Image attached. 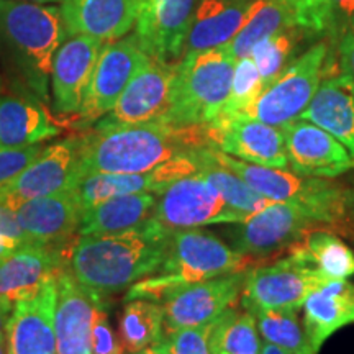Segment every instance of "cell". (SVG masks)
<instances>
[{"label": "cell", "mask_w": 354, "mask_h": 354, "mask_svg": "<svg viewBox=\"0 0 354 354\" xmlns=\"http://www.w3.org/2000/svg\"><path fill=\"white\" fill-rule=\"evenodd\" d=\"M12 310H13V305L6 302V300H0V333H3V331L7 330V323H8V318L12 315Z\"/></svg>", "instance_id": "cell-45"}, {"label": "cell", "mask_w": 354, "mask_h": 354, "mask_svg": "<svg viewBox=\"0 0 354 354\" xmlns=\"http://www.w3.org/2000/svg\"><path fill=\"white\" fill-rule=\"evenodd\" d=\"M56 277H53L35 294L13 304L6 330L8 354H56Z\"/></svg>", "instance_id": "cell-19"}, {"label": "cell", "mask_w": 354, "mask_h": 354, "mask_svg": "<svg viewBox=\"0 0 354 354\" xmlns=\"http://www.w3.org/2000/svg\"><path fill=\"white\" fill-rule=\"evenodd\" d=\"M289 10L294 25L308 33L325 32L326 0H281Z\"/></svg>", "instance_id": "cell-39"}, {"label": "cell", "mask_w": 354, "mask_h": 354, "mask_svg": "<svg viewBox=\"0 0 354 354\" xmlns=\"http://www.w3.org/2000/svg\"><path fill=\"white\" fill-rule=\"evenodd\" d=\"M10 253H12L10 248H7V246H2V245H0V261H2L3 258H6V256H8Z\"/></svg>", "instance_id": "cell-49"}, {"label": "cell", "mask_w": 354, "mask_h": 354, "mask_svg": "<svg viewBox=\"0 0 354 354\" xmlns=\"http://www.w3.org/2000/svg\"><path fill=\"white\" fill-rule=\"evenodd\" d=\"M253 259L234 251L218 236L205 230L174 232L161 268L128 289L125 300L148 299L161 304L167 295L184 287L250 269Z\"/></svg>", "instance_id": "cell-4"}, {"label": "cell", "mask_w": 354, "mask_h": 354, "mask_svg": "<svg viewBox=\"0 0 354 354\" xmlns=\"http://www.w3.org/2000/svg\"><path fill=\"white\" fill-rule=\"evenodd\" d=\"M261 354H292V353L276 346V344H271V343H266L264 342L263 346H261Z\"/></svg>", "instance_id": "cell-46"}, {"label": "cell", "mask_w": 354, "mask_h": 354, "mask_svg": "<svg viewBox=\"0 0 354 354\" xmlns=\"http://www.w3.org/2000/svg\"><path fill=\"white\" fill-rule=\"evenodd\" d=\"M246 272L248 269L223 274L167 295L161 302L165 310V333L215 322L241 297Z\"/></svg>", "instance_id": "cell-15"}, {"label": "cell", "mask_w": 354, "mask_h": 354, "mask_svg": "<svg viewBox=\"0 0 354 354\" xmlns=\"http://www.w3.org/2000/svg\"><path fill=\"white\" fill-rule=\"evenodd\" d=\"M354 28V0H326L325 32L339 43L349 30Z\"/></svg>", "instance_id": "cell-41"}, {"label": "cell", "mask_w": 354, "mask_h": 354, "mask_svg": "<svg viewBox=\"0 0 354 354\" xmlns=\"http://www.w3.org/2000/svg\"><path fill=\"white\" fill-rule=\"evenodd\" d=\"M13 212L32 243L51 246L73 243V236L79 233L82 214L73 189L33 198L21 203Z\"/></svg>", "instance_id": "cell-22"}, {"label": "cell", "mask_w": 354, "mask_h": 354, "mask_svg": "<svg viewBox=\"0 0 354 354\" xmlns=\"http://www.w3.org/2000/svg\"><path fill=\"white\" fill-rule=\"evenodd\" d=\"M172 232L154 218L120 233L84 234L69 248L68 268L99 297L130 289L165 263Z\"/></svg>", "instance_id": "cell-1"}, {"label": "cell", "mask_w": 354, "mask_h": 354, "mask_svg": "<svg viewBox=\"0 0 354 354\" xmlns=\"http://www.w3.org/2000/svg\"><path fill=\"white\" fill-rule=\"evenodd\" d=\"M71 245L26 243L12 250L10 254L0 261V300L13 305L56 277L59 269L68 264Z\"/></svg>", "instance_id": "cell-21"}, {"label": "cell", "mask_w": 354, "mask_h": 354, "mask_svg": "<svg viewBox=\"0 0 354 354\" xmlns=\"http://www.w3.org/2000/svg\"><path fill=\"white\" fill-rule=\"evenodd\" d=\"M281 130L289 167L297 174L335 179L354 169L348 149L323 128L297 118L282 125Z\"/></svg>", "instance_id": "cell-17"}, {"label": "cell", "mask_w": 354, "mask_h": 354, "mask_svg": "<svg viewBox=\"0 0 354 354\" xmlns=\"http://www.w3.org/2000/svg\"><path fill=\"white\" fill-rule=\"evenodd\" d=\"M212 325L214 322L194 328L166 331L162 338L166 354H212L209 344Z\"/></svg>", "instance_id": "cell-38"}, {"label": "cell", "mask_w": 354, "mask_h": 354, "mask_svg": "<svg viewBox=\"0 0 354 354\" xmlns=\"http://www.w3.org/2000/svg\"><path fill=\"white\" fill-rule=\"evenodd\" d=\"M197 2L198 0H141L133 37L146 55L165 63H177L183 57Z\"/></svg>", "instance_id": "cell-16"}, {"label": "cell", "mask_w": 354, "mask_h": 354, "mask_svg": "<svg viewBox=\"0 0 354 354\" xmlns=\"http://www.w3.org/2000/svg\"><path fill=\"white\" fill-rule=\"evenodd\" d=\"M236 61L221 48L187 53L176 63L172 102L165 123L198 127L214 122L228 99Z\"/></svg>", "instance_id": "cell-6"}, {"label": "cell", "mask_w": 354, "mask_h": 354, "mask_svg": "<svg viewBox=\"0 0 354 354\" xmlns=\"http://www.w3.org/2000/svg\"><path fill=\"white\" fill-rule=\"evenodd\" d=\"M177 171L172 161L162 162L153 171L143 174H92L84 177L76 187L74 196L81 210L109 198L127 196V194L154 192L159 194L167 185L176 183Z\"/></svg>", "instance_id": "cell-28"}, {"label": "cell", "mask_w": 354, "mask_h": 354, "mask_svg": "<svg viewBox=\"0 0 354 354\" xmlns=\"http://www.w3.org/2000/svg\"><path fill=\"white\" fill-rule=\"evenodd\" d=\"M176 63L153 59L128 82L113 109L95 123V128H113L165 122L172 102Z\"/></svg>", "instance_id": "cell-13"}, {"label": "cell", "mask_w": 354, "mask_h": 354, "mask_svg": "<svg viewBox=\"0 0 354 354\" xmlns=\"http://www.w3.org/2000/svg\"><path fill=\"white\" fill-rule=\"evenodd\" d=\"M333 281L295 256L274 261L271 264L250 268L241 292V305L248 312L254 310H295L300 312L313 292Z\"/></svg>", "instance_id": "cell-7"}, {"label": "cell", "mask_w": 354, "mask_h": 354, "mask_svg": "<svg viewBox=\"0 0 354 354\" xmlns=\"http://www.w3.org/2000/svg\"><path fill=\"white\" fill-rule=\"evenodd\" d=\"M151 56L146 55L135 37L105 41L92 73L91 84L77 113L82 127H91L105 117Z\"/></svg>", "instance_id": "cell-10"}, {"label": "cell", "mask_w": 354, "mask_h": 354, "mask_svg": "<svg viewBox=\"0 0 354 354\" xmlns=\"http://www.w3.org/2000/svg\"><path fill=\"white\" fill-rule=\"evenodd\" d=\"M263 92L264 82L253 57L248 56L238 59L234 64L228 99L220 115H236L245 112L259 99Z\"/></svg>", "instance_id": "cell-37"}, {"label": "cell", "mask_w": 354, "mask_h": 354, "mask_svg": "<svg viewBox=\"0 0 354 354\" xmlns=\"http://www.w3.org/2000/svg\"><path fill=\"white\" fill-rule=\"evenodd\" d=\"M198 148H210L207 125L151 122L94 128L77 138V184L92 174H143Z\"/></svg>", "instance_id": "cell-2"}, {"label": "cell", "mask_w": 354, "mask_h": 354, "mask_svg": "<svg viewBox=\"0 0 354 354\" xmlns=\"http://www.w3.org/2000/svg\"><path fill=\"white\" fill-rule=\"evenodd\" d=\"M77 184V138L46 146L6 187L0 189V203L15 210L33 198L71 190Z\"/></svg>", "instance_id": "cell-14"}, {"label": "cell", "mask_w": 354, "mask_h": 354, "mask_svg": "<svg viewBox=\"0 0 354 354\" xmlns=\"http://www.w3.org/2000/svg\"><path fill=\"white\" fill-rule=\"evenodd\" d=\"M209 344L212 354H261L256 317L248 310H225L212 325Z\"/></svg>", "instance_id": "cell-33"}, {"label": "cell", "mask_w": 354, "mask_h": 354, "mask_svg": "<svg viewBox=\"0 0 354 354\" xmlns=\"http://www.w3.org/2000/svg\"><path fill=\"white\" fill-rule=\"evenodd\" d=\"M349 210H351L353 215H354V190L349 192Z\"/></svg>", "instance_id": "cell-51"}, {"label": "cell", "mask_w": 354, "mask_h": 354, "mask_svg": "<svg viewBox=\"0 0 354 354\" xmlns=\"http://www.w3.org/2000/svg\"><path fill=\"white\" fill-rule=\"evenodd\" d=\"M197 174H201L207 183L214 185L230 207L240 210L245 215L254 214L272 203V201L250 187V184H246L240 176L218 162L214 154V148L202 149V166Z\"/></svg>", "instance_id": "cell-34"}, {"label": "cell", "mask_w": 354, "mask_h": 354, "mask_svg": "<svg viewBox=\"0 0 354 354\" xmlns=\"http://www.w3.org/2000/svg\"><path fill=\"white\" fill-rule=\"evenodd\" d=\"M259 336L292 354H315L295 310H254Z\"/></svg>", "instance_id": "cell-35"}, {"label": "cell", "mask_w": 354, "mask_h": 354, "mask_svg": "<svg viewBox=\"0 0 354 354\" xmlns=\"http://www.w3.org/2000/svg\"><path fill=\"white\" fill-rule=\"evenodd\" d=\"M328 57L326 43H317L287 66L284 73L266 87L259 99L240 115L281 128L300 118L315 95Z\"/></svg>", "instance_id": "cell-8"}, {"label": "cell", "mask_w": 354, "mask_h": 354, "mask_svg": "<svg viewBox=\"0 0 354 354\" xmlns=\"http://www.w3.org/2000/svg\"><path fill=\"white\" fill-rule=\"evenodd\" d=\"M120 336L115 335L104 307L99 305L95 310L94 326H92V354H123Z\"/></svg>", "instance_id": "cell-42"}, {"label": "cell", "mask_w": 354, "mask_h": 354, "mask_svg": "<svg viewBox=\"0 0 354 354\" xmlns=\"http://www.w3.org/2000/svg\"><path fill=\"white\" fill-rule=\"evenodd\" d=\"M28 2L44 3V6H48V3H57V2H61V0H28Z\"/></svg>", "instance_id": "cell-50"}, {"label": "cell", "mask_w": 354, "mask_h": 354, "mask_svg": "<svg viewBox=\"0 0 354 354\" xmlns=\"http://www.w3.org/2000/svg\"><path fill=\"white\" fill-rule=\"evenodd\" d=\"M317 221L294 203L272 202L228 232L234 251L251 259H264L299 241Z\"/></svg>", "instance_id": "cell-11"}, {"label": "cell", "mask_w": 354, "mask_h": 354, "mask_svg": "<svg viewBox=\"0 0 354 354\" xmlns=\"http://www.w3.org/2000/svg\"><path fill=\"white\" fill-rule=\"evenodd\" d=\"M41 151V145L26 146V148H2L0 146V189L6 187L26 166L32 165Z\"/></svg>", "instance_id": "cell-40"}, {"label": "cell", "mask_w": 354, "mask_h": 354, "mask_svg": "<svg viewBox=\"0 0 354 354\" xmlns=\"http://www.w3.org/2000/svg\"><path fill=\"white\" fill-rule=\"evenodd\" d=\"M287 250L289 254L315 266L330 279H348L354 276V251L331 232L308 230Z\"/></svg>", "instance_id": "cell-31"}, {"label": "cell", "mask_w": 354, "mask_h": 354, "mask_svg": "<svg viewBox=\"0 0 354 354\" xmlns=\"http://www.w3.org/2000/svg\"><path fill=\"white\" fill-rule=\"evenodd\" d=\"M104 43L87 35H71L59 44L50 76L53 105L57 113L73 115L81 112Z\"/></svg>", "instance_id": "cell-18"}, {"label": "cell", "mask_w": 354, "mask_h": 354, "mask_svg": "<svg viewBox=\"0 0 354 354\" xmlns=\"http://www.w3.org/2000/svg\"><path fill=\"white\" fill-rule=\"evenodd\" d=\"M156 194L138 192L118 196L82 210L79 236L110 234L131 230L151 218Z\"/></svg>", "instance_id": "cell-29"}, {"label": "cell", "mask_w": 354, "mask_h": 354, "mask_svg": "<svg viewBox=\"0 0 354 354\" xmlns=\"http://www.w3.org/2000/svg\"><path fill=\"white\" fill-rule=\"evenodd\" d=\"M297 26H286L281 32L271 35L264 41L256 44L251 51V57L258 66L263 77L264 88L269 87L284 73L297 44Z\"/></svg>", "instance_id": "cell-36"}, {"label": "cell", "mask_w": 354, "mask_h": 354, "mask_svg": "<svg viewBox=\"0 0 354 354\" xmlns=\"http://www.w3.org/2000/svg\"><path fill=\"white\" fill-rule=\"evenodd\" d=\"M130 354H166V348H165V343H158L154 344V346H149L146 349H141L138 353H130Z\"/></svg>", "instance_id": "cell-47"}, {"label": "cell", "mask_w": 354, "mask_h": 354, "mask_svg": "<svg viewBox=\"0 0 354 354\" xmlns=\"http://www.w3.org/2000/svg\"><path fill=\"white\" fill-rule=\"evenodd\" d=\"M141 0H61L68 35H87L102 41L120 39L135 28Z\"/></svg>", "instance_id": "cell-23"}, {"label": "cell", "mask_w": 354, "mask_h": 354, "mask_svg": "<svg viewBox=\"0 0 354 354\" xmlns=\"http://www.w3.org/2000/svg\"><path fill=\"white\" fill-rule=\"evenodd\" d=\"M210 148L250 162V165L289 169L284 135L279 127L246 117V115H218L207 123Z\"/></svg>", "instance_id": "cell-12"}, {"label": "cell", "mask_w": 354, "mask_h": 354, "mask_svg": "<svg viewBox=\"0 0 354 354\" xmlns=\"http://www.w3.org/2000/svg\"><path fill=\"white\" fill-rule=\"evenodd\" d=\"M292 25L294 20L281 0H254L240 30L221 50L234 61L243 59L251 55L256 44Z\"/></svg>", "instance_id": "cell-30"}, {"label": "cell", "mask_w": 354, "mask_h": 354, "mask_svg": "<svg viewBox=\"0 0 354 354\" xmlns=\"http://www.w3.org/2000/svg\"><path fill=\"white\" fill-rule=\"evenodd\" d=\"M56 354H92V326L102 300L82 287L68 264L56 276Z\"/></svg>", "instance_id": "cell-20"}, {"label": "cell", "mask_w": 354, "mask_h": 354, "mask_svg": "<svg viewBox=\"0 0 354 354\" xmlns=\"http://www.w3.org/2000/svg\"><path fill=\"white\" fill-rule=\"evenodd\" d=\"M248 216L230 207L218 190L201 174H194L176 180L156 194L151 218L174 233L207 225H234Z\"/></svg>", "instance_id": "cell-9"}, {"label": "cell", "mask_w": 354, "mask_h": 354, "mask_svg": "<svg viewBox=\"0 0 354 354\" xmlns=\"http://www.w3.org/2000/svg\"><path fill=\"white\" fill-rule=\"evenodd\" d=\"M61 125L33 99L0 97V146L26 148L59 135Z\"/></svg>", "instance_id": "cell-27"}, {"label": "cell", "mask_w": 354, "mask_h": 354, "mask_svg": "<svg viewBox=\"0 0 354 354\" xmlns=\"http://www.w3.org/2000/svg\"><path fill=\"white\" fill-rule=\"evenodd\" d=\"M300 118L335 136L354 161V81L346 73L323 76Z\"/></svg>", "instance_id": "cell-24"}, {"label": "cell", "mask_w": 354, "mask_h": 354, "mask_svg": "<svg viewBox=\"0 0 354 354\" xmlns=\"http://www.w3.org/2000/svg\"><path fill=\"white\" fill-rule=\"evenodd\" d=\"M354 325V284L333 279L313 292L304 304V328L313 353L336 331Z\"/></svg>", "instance_id": "cell-25"}, {"label": "cell", "mask_w": 354, "mask_h": 354, "mask_svg": "<svg viewBox=\"0 0 354 354\" xmlns=\"http://www.w3.org/2000/svg\"><path fill=\"white\" fill-rule=\"evenodd\" d=\"M215 158L272 202L294 203L307 210L317 223L344 228L349 212V192L331 179L308 177L289 169L250 165L214 148Z\"/></svg>", "instance_id": "cell-5"}, {"label": "cell", "mask_w": 354, "mask_h": 354, "mask_svg": "<svg viewBox=\"0 0 354 354\" xmlns=\"http://www.w3.org/2000/svg\"><path fill=\"white\" fill-rule=\"evenodd\" d=\"M26 243H32L17 221L15 212L0 203V245L15 250Z\"/></svg>", "instance_id": "cell-43"}, {"label": "cell", "mask_w": 354, "mask_h": 354, "mask_svg": "<svg viewBox=\"0 0 354 354\" xmlns=\"http://www.w3.org/2000/svg\"><path fill=\"white\" fill-rule=\"evenodd\" d=\"M339 56H342L343 73H346L354 81V28L339 39Z\"/></svg>", "instance_id": "cell-44"}, {"label": "cell", "mask_w": 354, "mask_h": 354, "mask_svg": "<svg viewBox=\"0 0 354 354\" xmlns=\"http://www.w3.org/2000/svg\"><path fill=\"white\" fill-rule=\"evenodd\" d=\"M0 354H8L7 331H3V333H0Z\"/></svg>", "instance_id": "cell-48"}, {"label": "cell", "mask_w": 354, "mask_h": 354, "mask_svg": "<svg viewBox=\"0 0 354 354\" xmlns=\"http://www.w3.org/2000/svg\"><path fill=\"white\" fill-rule=\"evenodd\" d=\"M253 2L254 0H198L185 38L184 55L227 44L240 30Z\"/></svg>", "instance_id": "cell-26"}, {"label": "cell", "mask_w": 354, "mask_h": 354, "mask_svg": "<svg viewBox=\"0 0 354 354\" xmlns=\"http://www.w3.org/2000/svg\"><path fill=\"white\" fill-rule=\"evenodd\" d=\"M68 37L63 13L55 3L0 0V56L39 95L46 97L55 53Z\"/></svg>", "instance_id": "cell-3"}, {"label": "cell", "mask_w": 354, "mask_h": 354, "mask_svg": "<svg viewBox=\"0 0 354 354\" xmlns=\"http://www.w3.org/2000/svg\"><path fill=\"white\" fill-rule=\"evenodd\" d=\"M125 351L138 353L165 338V310L162 304L148 299L127 300L118 325Z\"/></svg>", "instance_id": "cell-32"}]
</instances>
